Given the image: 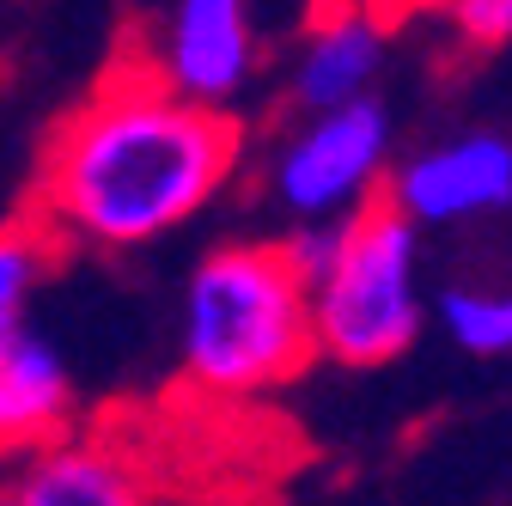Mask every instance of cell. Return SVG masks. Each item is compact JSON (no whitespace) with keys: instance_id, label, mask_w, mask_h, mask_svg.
I'll list each match as a JSON object with an SVG mask.
<instances>
[{"instance_id":"cell-1","label":"cell","mask_w":512,"mask_h":506,"mask_svg":"<svg viewBox=\"0 0 512 506\" xmlns=\"http://www.w3.org/2000/svg\"><path fill=\"white\" fill-rule=\"evenodd\" d=\"M238 147L244 135L226 110L165 92L147 68H122L49 135L37 220L55 244H153L220 196Z\"/></svg>"},{"instance_id":"cell-2","label":"cell","mask_w":512,"mask_h":506,"mask_svg":"<svg viewBox=\"0 0 512 506\" xmlns=\"http://www.w3.org/2000/svg\"><path fill=\"white\" fill-rule=\"evenodd\" d=\"M183 372L214 397H250L311 360V299L281 244H220L183 287Z\"/></svg>"},{"instance_id":"cell-3","label":"cell","mask_w":512,"mask_h":506,"mask_svg":"<svg viewBox=\"0 0 512 506\" xmlns=\"http://www.w3.org/2000/svg\"><path fill=\"white\" fill-rule=\"evenodd\" d=\"M311 299V354L342 366H384L415 348L427 324L421 299V226L391 202L354 208L342 220L330 269L305 287Z\"/></svg>"},{"instance_id":"cell-4","label":"cell","mask_w":512,"mask_h":506,"mask_svg":"<svg viewBox=\"0 0 512 506\" xmlns=\"http://www.w3.org/2000/svg\"><path fill=\"white\" fill-rule=\"evenodd\" d=\"M384 165H391V110L360 92L330 110H305V122L269 159V196L293 220H348L366 208Z\"/></svg>"},{"instance_id":"cell-5","label":"cell","mask_w":512,"mask_h":506,"mask_svg":"<svg viewBox=\"0 0 512 506\" xmlns=\"http://www.w3.org/2000/svg\"><path fill=\"white\" fill-rule=\"evenodd\" d=\"M141 68L189 98L226 110L256 74V25H250V0H171V13L153 37V61Z\"/></svg>"},{"instance_id":"cell-6","label":"cell","mask_w":512,"mask_h":506,"mask_svg":"<svg viewBox=\"0 0 512 506\" xmlns=\"http://www.w3.org/2000/svg\"><path fill=\"white\" fill-rule=\"evenodd\" d=\"M384 171H391V208L415 226H464L512 202V141L500 129L433 141Z\"/></svg>"},{"instance_id":"cell-7","label":"cell","mask_w":512,"mask_h":506,"mask_svg":"<svg viewBox=\"0 0 512 506\" xmlns=\"http://www.w3.org/2000/svg\"><path fill=\"white\" fill-rule=\"evenodd\" d=\"M68 421H74V372L61 348L31 324L0 330V458L43 446Z\"/></svg>"},{"instance_id":"cell-8","label":"cell","mask_w":512,"mask_h":506,"mask_svg":"<svg viewBox=\"0 0 512 506\" xmlns=\"http://www.w3.org/2000/svg\"><path fill=\"white\" fill-rule=\"evenodd\" d=\"M7 506H153L147 482L98 439H43L7 488Z\"/></svg>"},{"instance_id":"cell-9","label":"cell","mask_w":512,"mask_h":506,"mask_svg":"<svg viewBox=\"0 0 512 506\" xmlns=\"http://www.w3.org/2000/svg\"><path fill=\"white\" fill-rule=\"evenodd\" d=\"M384 68V31L372 13L360 7H336L324 13L305 43L293 49V74H287V92L299 110H330V104H348L360 92H372Z\"/></svg>"},{"instance_id":"cell-10","label":"cell","mask_w":512,"mask_h":506,"mask_svg":"<svg viewBox=\"0 0 512 506\" xmlns=\"http://www.w3.org/2000/svg\"><path fill=\"white\" fill-rule=\"evenodd\" d=\"M439 330L452 336L458 354L476 360H500L512 348V299L500 287H476V281H452L439 293Z\"/></svg>"},{"instance_id":"cell-11","label":"cell","mask_w":512,"mask_h":506,"mask_svg":"<svg viewBox=\"0 0 512 506\" xmlns=\"http://www.w3.org/2000/svg\"><path fill=\"white\" fill-rule=\"evenodd\" d=\"M49 257H55V238H49L43 220H37V226H31V220L0 226V330L25 324V305H31V293L43 287Z\"/></svg>"},{"instance_id":"cell-12","label":"cell","mask_w":512,"mask_h":506,"mask_svg":"<svg viewBox=\"0 0 512 506\" xmlns=\"http://www.w3.org/2000/svg\"><path fill=\"white\" fill-rule=\"evenodd\" d=\"M336 238H342V220H299L287 238H281V257L293 263V275L311 287L317 275L330 269V257H336Z\"/></svg>"},{"instance_id":"cell-13","label":"cell","mask_w":512,"mask_h":506,"mask_svg":"<svg viewBox=\"0 0 512 506\" xmlns=\"http://www.w3.org/2000/svg\"><path fill=\"white\" fill-rule=\"evenodd\" d=\"M439 7L458 25V37L476 49H500L512 37V0H439Z\"/></svg>"},{"instance_id":"cell-14","label":"cell","mask_w":512,"mask_h":506,"mask_svg":"<svg viewBox=\"0 0 512 506\" xmlns=\"http://www.w3.org/2000/svg\"><path fill=\"white\" fill-rule=\"evenodd\" d=\"M0 506H7V494H0Z\"/></svg>"}]
</instances>
